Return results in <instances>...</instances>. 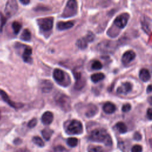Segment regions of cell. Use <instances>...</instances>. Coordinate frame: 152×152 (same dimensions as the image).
Here are the masks:
<instances>
[{"instance_id": "cell-4", "label": "cell", "mask_w": 152, "mask_h": 152, "mask_svg": "<svg viewBox=\"0 0 152 152\" xmlns=\"http://www.w3.org/2000/svg\"><path fill=\"white\" fill-rule=\"evenodd\" d=\"M83 131V127L82 122L74 120L70 122L67 126V132L70 134H81Z\"/></svg>"}, {"instance_id": "cell-14", "label": "cell", "mask_w": 152, "mask_h": 152, "mask_svg": "<svg viewBox=\"0 0 152 152\" xmlns=\"http://www.w3.org/2000/svg\"><path fill=\"white\" fill-rule=\"evenodd\" d=\"M53 120V115L51 112L47 111L42 116V122L45 125H50Z\"/></svg>"}, {"instance_id": "cell-35", "label": "cell", "mask_w": 152, "mask_h": 152, "mask_svg": "<svg viewBox=\"0 0 152 152\" xmlns=\"http://www.w3.org/2000/svg\"><path fill=\"white\" fill-rule=\"evenodd\" d=\"M131 109V106L129 103H126L122 106V111L124 112H128Z\"/></svg>"}, {"instance_id": "cell-1", "label": "cell", "mask_w": 152, "mask_h": 152, "mask_svg": "<svg viewBox=\"0 0 152 152\" xmlns=\"http://www.w3.org/2000/svg\"><path fill=\"white\" fill-rule=\"evenodd\" d=\"M89 139L92 141L103 143L107 146H111L112 145L111 136L103 128H97L93 130L89 136Z\"/></svg>"}, {"instance_id": "cell-5", "label": "cell", "mask_w": 152, "mask_h": 152, "mask_svg": "<svg viewBox=\"0 0 152 152\" xmlns=\"http://www.w3.org/2000/svg\"><path fill=\"white\" fill-rule=\"evenodd\" d=\"M38 24L40 30L43 32H48L51 31L53 25V18L47 17L43 19H39L37 20Z\"/></svg>"}, {"instance_id": "cell-39", "label": "cell", "mask_w": 152, "mask_h": 152, "mask_svg": "<svg viewBox=\"0 0 152 152\" xmlns=\"http://www.w3.org/2000/svg\"><path fill=\"white\" fill-rule=\"evenodd\" d=\"M22 142V141L21 139H20V138H16V139H15V140L14 141V143L15 145H19V144L21 143Z\"/></svg>"}, {"instance_id": "cell-7", "label": "cell", "mask_w": 152, "mask_h": 152, "mask_svg": "<svg viewBox=\"0 0 152 152\" xmlns=\"http://www.w3.org/2000/svg\"><path fill=\"white\" fill-rule=\"evenodd\" d=\"M66 75H67V74L66 73H64L63 71L58 69V68H56L53 71V77L54 78V79L55 80V81L60 84L61 85H63L64 86H66L67 84L66 83L67 81H66ZM68 84H70V83L67 82Z\"/></svg>"}, {"instance_id": "cell-27", "label": "cell", "mask_w": 152, "mask_h": 152, "mask_svg": "<svg viewBox=\"0 0 152 152\" xmlns=\"http://www.w3.org/2000/svg\"><path fill=\"white\" fill-rule=\"evenodd\" d=\"M12 28L15 34H18L22 28V24L18 22H14L12 23Z\"/></svg>"}, {"instance_id": "cell-8", "label": "cell", "mask_w": 152, "mask_h": 152, "mask_svg": "<svg viewBox=\"0 0 152 152\" xmlns=\"http://www.w3.org/2000/svg\"><path fill=\"white\" fill-rule=\"evenodd\" d=\"M129 17L130 16L128 13H122L117 17L114 21V24L118 28L123 29L126 26L128 22Z\"/></svg>"}, {"instance_id": "cell-21", "label": "cell", "mask_w": 152, "mask_h": 152, "mask_svg": "<svg viewBox=\"0 0 152 152\" xmlns=\"http://www.w3.org/2000/svg\"><path fill=\"white\" fill-rule=\"evenodd\" d=\"M104 78H105V75L102 73H95L92 74L91 76V80L93 83L99 82L102 81V80H103Z\"/></svg>"}, {"instance_id": "cell-23", "label": "cell", "mask_w": 152, "mask_h": 152, "mask_svg": "<svg viewBox=\"0 0 152 152\" xmlns=\"http://www.w3.org/2000/svg\"><path fill=\"white\" fill-rule=\"evenodd\" d=\"M20 39L23 41H29L31 39L30 32L28 29H24L21 34Z\"/></svg>"}, {"instance_id": "cell-26", "label": "cell", "mask_w": 152, "mask_h": 152, "mask_svg": "<svg viewBox=\"0 0 152 152\" xmlns=\"http://www.w3.org/2000/svg\"><path fill=\"white\" fill-rule=\"evenodd\" d=\"M32 141L36 145H37L39 147H42L45 146V143H44L43 141L42 140V139L41 137H39L38 136L34 137L32 139Z\"/></svg>"}, {"instance_id": "cell-32", "label": "cell", "mask_w": 152, "mask_h": 152, "mask_svg": "<svg viewBox=\"0 0 152 152\" xmlns=\"http://www.w3.org/2000/svg\"><path fill=\"white\" fill-rule=\"evenodd\" d=\"M0 17H1V26H0V32H1L3 30V28L4 26L5 25L6 22H7V19L1 13H0Z\"/></svg>"}, {"instance_id": "cell-37", "label": "cell", "mask_w": 152, "mask_h": 152, "mask_svg": "<svg viewBox=\"0 0 152 152\" xmlns=\"http://www.w3.org/2000/svg\"><path fill=\"white\" fill-rule=\"evenodd\" d=\"M147 117L150 120H152V108L148 109L147 111Z\"/></svg>"}, {"instance_id": "cell-29", "label": "cell", "mask_w": 152, "mask_h": 152, "mask_svg": "<svg viewBox=\"0 0 152 152\" xmlns=\"http://www.w3.org/2000/svg\"><path fill=\"white\" fill-rule=\"evenodd\" d=\"M88 152H103V149L101 146H92L88 149Z\"/></svg>"}, {"instance_id": "cell-42", "label": "cell", "mask_w": 152, "mask_h": 152, "mask_svg": "<svg viewBox=\"0 0 152 152\" xmlns=\"http://www.w3.org/2000/svg\"><path fill=\"white\" fill-rule=\"evenodd\" d=\"M148 102L151 105H152V96H150L148 98Z\"/></svg>"}, {"instance_id": "cell-2", "label": "cell", "mask_w": 152, "mask_h": 152, "mask_svg": "<svg viewBox=\"0 0 152 152\" xmlns=\"http://www.w3.org/2000/svg\"><path fill=\"white\" fill-rule=\"evenodd\" d=\"M55 102L60 108L66 112L70 111L71 108L70 98L65 94L59 93L55 97Z\"/></svg>"}, {"instance_id": "cell-18", "label": "cell", "mask_w": 152, "mask_h": 152, "mask_svg": "<svg viewBox=\"0 0 152 152\" xmlns=\"http://www.w3.org/2000/svg\"><path fill=\"white\" fill-rule=\"evenodd\" d=\"M139 77L141 80H142V81L144 82H146L149 81L151 78L149 71L146 68H143L140 70L139 73Z\"/></svg>"}, {"instance_id": "cell-22", "label": "cell", "mask_w": 152, "mask_h": 152, "mask_svg": "<svg viewBox=\"0 0 152 152\" xmlns=\"http://www.w3.org/2000/svg\"><path fill=\"white\" fill-rule=\"evenodd\" d=\"M87 43L88 42L86 39L85 38H80L77 40L76 42V45L81 49H84L87 47Z\"/></svg>"}, {"instance_id": "cell-12", "label": "cell", "mask_w": 152, "mask_h": 152, "mask_svg": "<svg viewBox=\"0 0 152 152\" xmlns=\"http://www.w3.org/2000/svg\"><path fill=\"white\" fill-rule=\"evenodd\" d=\"M32 54V49L29 47H26L23 51L22 54L23 59L25 62H31L32 61V59L31 58V55Z\"/></svg>"}, {"instance_id": "cell-33", "label": "cell", "mask_w": 152, "mask_h": 152, "mask_svg": "<svg viewBox=\"0 0 152 152\" xmlns=\"http://www.w3.org/2000/svg\"><path fill=\"white\" fill-rule=\"evenodd\" d=\"M37 119L36 118H33L32 119V120H30L28 124V127L30 128H34L36 126V124H37Z\"/></svg>"}, {"instance_id": "cell-20", "label": "cell", "mask_w": 152, "mask_h": 152, "mask_svg": "<svg viewBox=\"0 0 152 152\" xmlns=\"http://www.w3.org/2000/svg\"><path fill=\"white\" fill-rule=\"evenodd\" d=\"M115 128L121 134L126 133L127 131V127L126 124L122 122H119L115 125Z\"/></svg>"}, {"instance_id": "cell-43", "label": "cell", "mask_w": 152, "mask_h": 152, "mask_svg": "<svg viewBox=\"0 0 152 152\" xmlns=\"http://www.w3.org/2000/svg\"><path fill=\"white\" fill-rule=\"evenodd\" d=\"M23 152H30V151L29 150H28V149H25Z\"/></svg>"}, {"instance_id": "cell-13", "label": "cell", "mask_w": 152, "mask_h": 152, "mask_svg": "<svg viewBox=\"0 0 152 152\" xmlns=\"http://www.w3.org/2000/svg\"><path fill=\"white\" fill-rule=\"evenodd\" d=\"M74 25V23L73 21L69 22H59L57 23V27L58 29L60 30H67L72 28Z\"/></svg>"}, {"instance_id": "cell-11", "label": "cell", "mask_w": 152, "mask_h": 152, "mask_svg": "<svg viewBox=\"0 0 152 152\" xmlns=\"http://www.w3.org/2000/svg\"><path fill=\"white\" fill-rule=\"evenodd\" d=\"M132 84L129 82L124 83L120 87L117 88V92L120 94L127 95L130 93L132 90Z\"/></svg>"}, {"instance_id": "cell-10", "label": "cell", "mask_w": 152, "mask_h": 152, "mask_svg": "<svg viewBox=\"0 0 152 152\" xmlns=\"http://www.w3.org/2000/svg\"><path fill=\"white\" fill-rule=\"evenodd\" d=\"M136 57V53L132 51H128L125 52L122 57V62L124 64H128Z\"/></svg>"}, {"instance_id": "cell-31", "label": "cell", "mask_w": 152, "mask_h": 152, "mask_svg": "<svg viewBox=\"0 0 152 152\" xmlns=\"http://www.w3.org/2000/svg\"><path fill=\"white\" fill-rule=\"evenodd\" d=\"M131 152H142L143 148L139 145H136L131 148Z\"/></svg>"}, {"instance_id": "cell-41", "label": "cell", "mask_w": 152, "mask_h": 152, "mask_svg": "<svg viewBox=\"0 0 152 152\" xmlns=\"http://www.w3.org/2000/svg\"><path fill=\"white\" fill-rule=\"evenodd\" d=\"M20 2L24 5H27L30 3V1L29 0H20Z\"/></svg>"}, {"instance_id": "cell-34", "label": "cell", "mask_w": 152, "mask_h": 152, "mask_svg": "<svg viewBox=\"0 0 152 152\" xmlns=\"http://www.w3.org/2000/svg\"><path fill=\"white\" fill-rule=\"evenodd\" d=\"M118 147L121 150L122 152H128L127 147H126V145H125V143L123 141H121L118 143Z\"/></svg>"}, {"instance_id": "cell-19", "label": "cell", "mask_w": 152, "mask_h": 152, "mask_svg": "<svg viewBox=\"0 0 152 152\" xmlns=\"http://www.w3.org/2000/svg\"><path fill=\"white\" fill-rule=\"evenodd\" d=\"M53 130H52L49 128H46L42 131V135L45 139L48 141L51 139L53 134Z\"/></svg>"}, {"instance_id": "cell-3", "label": "cell", "mask_w": 152, "mask_h": 152, "mask_svg": "<svg viewBox=\"0 0 152 152\" xmlns=\"http://www.w3.org/2000/svg\"><path fill=\"white\" fill-rule=\"evenodd\" d=\"M77 9L78 5L77 1H74V0H70V1L67 2L61 17L63 18L73 17L77 13Z\"/></svg>"}, {"instance_id": "cell-28", "label": "cell", "mask_w": 152, "mask_h": 152, "mask_svg": "<svg viewBox=\"0 0 152 152\" xmlns=\"http://www.w3.org/2000/svg\"><path fill=\"white\" fill-rule=\"evenodd\" d=\"M102 67L103 66L102 63L99 61H94L92 64V68L95 70H99L102 68Z\"/></svg>"}, {"instance_id": "cell-38", "label": "cell", "mask_w": 152, "mask_h": 152, "mask_svg": "<svg viewBox=\"0 0 152 152\" xmlns=\"http://www.w3.org/2000/svg\"><path fill=\"white\" fill-rule=\"evenodd\" d=\"M35 10H36V11H42V10H43V11H46V10H48V8H47V7H37L36 8H35Z\"/></svg>"}, {"instance_id": "cell-40", "label": "cell", "mask_w": 152, "mask_h": 152, "mask_svg": "<svg viewBox=\"0 0 152 152\" xmlns=\"http://www.w3.org/2000/svg\"><path fill=\"white\" fill-rule=\"evenodd\" d=\"M152 92V84H150L147 88V93H150Z\"/></svg>"}, {"instance_id": "cell-44", "label": "cell", "mask_w": 152, "mask_h": 152, "mask_svg": "<svg viewBox=\"0 0 152 152\" xmlns=\"http://www.w3.org/2000/svg\"><path fill=\"white\" fill-rule=\"evenodd\" d=\"M0 119H1V112H0Z\"/></svg>"}, {"instance_id": "cell-17", "label": "cell", "mask_w": 152, "mask_h": 152, "mask_svg": "<svg viewBox=\"0 0 152 152\" xmlns=\"http://www.w3.org/2000/svg\"><path fill=\"white\" fill-rule=\"evenodd\" d=\"M103 110L106 113L111 114L115 111L116 107L113 103L110 102H107L103 106Z\"/></svg>"}, {"instance_id": "cell-16", "label": "cell", "mask_w": 152, "mask_h": 152, "mask_svg": "<svg viewBox=\"0 0 152 152\" xmlns=\"http://www.w3.org/2000/svg\"><path fill=\"white\" fill-rule=\"evenodd\" d=\"M97 111H98V109L97 108V106H95V105L91 104L88 106L85 115L87 117L91 118L94 117V116L97 113Z\"/></svg>"}, {"instance_id": "cell-30", "label": "cell", "mask_w": 152, "mask_h": 152, "mask_svg": "<svg viewBox=\"0 0 152 152\" xmlns=\"http://www.w3.org/2000/svg\"><path fill=\"white\" fill-rule=\"evenodd\" d=\"M85 38L88 42H93L95 39V35L92 32H88L87 35L86 36Z\"/></svg>"}, {"instance_id": "cell-25", "label": "cell", "mask_w": 152, "mask_h": 152, "mask_svg": "<svg viewBox=\"0 0 152 152\" xmlns=\"http://www.w3.org/2000/svg\"><path fill=\"white\" fill-rule=\"evenodd\" d=\"M78 139L77 138H75V137H70V138H68L67 140V145L71 147H74L77 146V145L78 144Z\"/></svg>"}, {"instance_id": "cell-9", "label": "cell", "mask_w": 152, "mask_h": 152, "mask_svg": "<svg viewBox=\"0 0 152 152\" xmlns=\"http://www.w3.org/2000/svg\"><path fill=\"white\" fill-rule=\"evenodd\" d=\"M0 95L1 96L2 98L3 99V100L7 103H8L9 105H10V106H11L12 108H13L14 109H19V108H22V107H23V106H24V105L23 103H16V102H13L10 99V97H9V96H8V95L4 91H2V90L0 91Z\"/></svg>"}, {"instance_id": "cell-6", "label": "cell", "mask_w": 152, "mask_h": 152, "mask_svg": "<svg viewBox=\"0 0 152 152\" xmlns=\"http://www.w3.org/2000/svg\"><path fill=\"white\" fill-rule=\"evenodd\" d=\"M17 10L18 4L16 0H9L7 1L5 8V13L7 16L10 17L14 16Z\"/></svg>"}, {"instance_id": "cell-15", "label": "cell", "mask_w": 152, "mask_h": 152, "mask_svg": "<svg viewBox=\"0 0 152 152\" xmlns=\"http://www.w3.org/2000/svg\"><path fill=\"white\" fill-rule=\"evenodd\" d=\"M53 87V84L49 80H43L41 83V88L43 93H49Z\"/></svg>"}, {"instance_id": "cell-36", "label": "cell", "mask_w": 152, "mask_h": 152, "mask_svg": "<svg viewBox=\"0 0 152 152\" xmlns=\"http://www.w3.org/2000/svg\"><path fill=\"white\" fill-rule=\"evenodd\" d=\"M134 139L136 141H140L141 139V135L138 132H136L134 134Z\"/></svg>"}, {"instance_id": "cell-24", "label": "cell", "mask_w": 152, "mask_h": 152, "mask_svg": "<svg viewBox=\"0 0 152 152\" xmlns=\"http://www.w3.org/2000/svg\"><path fill=\"white\" fill-rule=\"evenodd\" d=\"M85 80L82 77V78H80L79 80H76V83H75V86H74V88L77 91H80L81 90L82 88H83V87L85 85Z\"/></svg>"}]
</instances>
